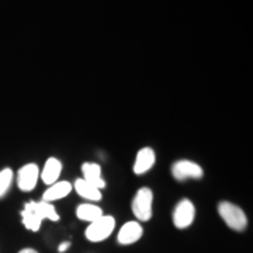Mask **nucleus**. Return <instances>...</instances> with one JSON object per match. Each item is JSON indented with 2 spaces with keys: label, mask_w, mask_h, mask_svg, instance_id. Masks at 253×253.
Segmentation results:
<instances>
[{
  "label": "nucleus",
  "mask_w": 253,
  "mask_h": 253,
  "mask_svg": "<svg viewBox=\"0 0 253 253\" xmlns=\"http://www.w3.org/2000/svg\"><path fill=\"white\" fill-rule=\"evenodd\" d=\"M75 189L83 199L90 200V201H100L101 200V190L91 186L90 183H87L83 179H78L75 181Z\"/></svg>",
  "instance_id": "obj_13"
},
{
  "label": "nucleus",
  "mask_w": 253,
  "mask_h": 253,
  "mask_svg": "<svg viewBox=\"0 0 253 253\" xmlns=\"http://www.w3.org/2000/svg\"><path fill=\"white\" fill-rule=\"evenodd\" d=\"M18 253H38V252L34 251V249H23V251H20Z\"/></svg>",
  "instance_id": "obj_17"
},
{
  "label": "nucleus",
  "mask_w": 253,
  "mask_h": 253,
  "mask_svg": "<svg viewBox=\"0 0 253 253\" xmlns=\"http://www.w3.org/2000/svg\"><path fill=\"white\" fill-rule=\"evenodd\" d=\"M72 190V186L69 184V181H56L54 184H51V187L46 190L42 196V201H55V200H61L66 197Z\"/></svg>",
  "instance_id": "obj_11"
},
{
  "label": "nucleus",
  "mask_w": 253,
  "mask_h": 253,
  "mask_svg": "<svg viewBox=\"0 0 253 253\" xmlns=\"http://www.w3.org/2000/svg\"><path fill=\"white\" fill-rule=\"evenodd\" d=\"M61 170H62V165L58 159L55 158H49L46 161L45 166L41 172V179L45 184H54L58 180L59 174H61Z\"/></svg>",
  "instance_id": "obj_12"
},
{
  "label": "nucleus",
  "mask_w": 253,
  "mask_h": 253,
  "mask_svg": "<svg viewBox=\"0 0 253 253\" xmlns=\"http://www.w3.org/2000/svg\"><path fill=\"white\" fill-rule=\"evenodd\" d=\"M82 172H83V180H86L87 183H90L91 186L97 187L101 190L106 183L101 179V168H100L97 163H84L82 166Z\"/></svg>",
  "instance_id": "obj_9"
},
{
  "label": "nucleus",
  "mask_w": 253,
  "mask_h": 253,
  "mask_svg": "<svg viewBox=\"0 0 253 253\" xmlns=\"http://www.w3.org/2000/svg\"><path fill=\"white\" fill-rule=\"evenodd\" d=\"M218 212L226 222V225L235 231H244L248 225V219H246L245 212L239 207H236L235 204L222 201L218 206Z\"/></svg>",
  "instance_id": "obj_2"
},
{
  "label": "nucleus",
  "mask_w": 253,
  "mask_h": 253,
  "mask_svg": "<svg viewBox=\"0 0 253 253\" xmlns=\"http://www.w3.org/2000/svg\"><path fill=\"white\" fill-rule=\"evenodd\" d=\"M21 218L27 229L37 232L45 218L51 221H58L59 215L56 214L54 206L46 201H28L21 211Z\"/></svg>",
  "instance_id": "obj_1"
},
{
  "label": "nucleus",
  "mask_w": 253,
  "mask_h": 253,
  "mask_svg": "<svg viewBox=\"0 0 253 253\" xmlns=\"http://www.w3.org/2000/svg\"><path fill=\"white\" fill-rule=\"evenodd\" d=\"M194 215H196V210H194L193 203L190 200H181L174 208L173 222L177 228L183 229V228H187L193 224Z\"/></svg>",
  "instance_id": "obj_5"
},
{
  "label": "nucleus",
  "mask_w": 253,
  "mask_h": 253,
  "mask_svg": "<svg viewBox=\"0 0 253 253\" xmlns=\"http://www.w3.org/2000/svg\"><path fill=\"white\" fill-rule=\"evenodd\" d=\"M40 177L38 166L34 163H28L23 166L17 174V184L20 190L23 191H31L37 186V181Z\"/></svg>",
  "instance_id": "obj_7"
},
{
  "label": "nucleus",
  "mask_w": 253,
  "mask_h": 253,
  "mask_svg": "<svg viewBox=\"0 0 253 253\" xmlns=\"http://www.w3.org/2000/svg\"><path fill=\"white\" fill-rule=\"evenodd\" d=\"M155 163V152L151 148H142L136 155L135 165H134V172L136 174H142L148 172Z\"/></svg>",
  "instance_id": "obj_10"
},
{
  "label": "nucleus",
  "mask_w": 253,
  "mask_h": 253,
  "mask_svg": "<svg viewBox=\"0 0 253 253\" xmlns=\"http://www.w3.org/2000/svg\"><path fill=\"white\" fill-rule=\"evenodd\" d=\"M76 215L83 221L93 222V221L99 219L100 217H103V211H101V208L94 204H81L76 210Z\"/></svg>",
  "instance_id": "obj_14"
},
{
  "label": "nucleus",
  "mask_w": 253,
  "mask_h": 253,
  "mask_svg": "<svg viewBox=\"0 0 253 253\" xmlns=\"http://www.w3.org/2000/svg\"><path fill=\"white\" fill-rule=\"evenodd\" d=\"M114 226H116L114 218L110 215H103L99 219L90 222V225L86 229V238L91 242H101L111 235Z\"/></svg>",
  "instance_id": "obj_3"
},
{
  "label": "nucleus",
  "mask_w": 253,
  "mask_h": 253,
  "mask_svg": "<svg viewBox=\"0 0 253 253\" xmlns=\"http://www.w3.org/2000/svg\"><path fill=\"white\" fill-rule=\"evenodd\" d=\"M13 181V170L11 169H3L0 172V197H3L7 191Z\"/></svg>",
  "instance_id": "obj_15"
},
{
  "label": "nucleus",
  "mask_w": 253,
  "mask_h": 253,
  "mask_svg": "<svg viewBox=\"0 0 253 253\" xmlns=\"http://www.w3.org/2000/svg\"><path fill=\"white\" fill-rule=\"evenodd\" d=\"M142 236V226L138 222H126L118 232V242L121 245L135 244Z\"/></svg>",
  "instance_id": "obj_8"
},
{
  "label": "nucleus",
  "mask_w": 253,
  "mask_h": 253,
  "mask_svg": "<svg viewBox=\"0 0 253 253\" xmlns=\"http://www.w3.org/2000/svg\"><path fill=\"white\" fill-rule=\"evenodd\" d=\"M152 200L154 194L149 189H141L132 201V211L135 217L141 221H149L152 217Z\"/></svg>",
  "instance_id": "obj_4"
},
{
  "label": "nucleus",
  "mask_w": 253,
  "mask_h": 253,
  "mask_svg": "<svg viewBox=\"0 0 253 253\" xmlns=\"http://www.w3.org/2000/svg\"><path fill=\"white\" fill-rule=\"evenodd\" d=\"M172 173L176 180H186V179H200L203 176V169L197 163L190 161H179L173 165Z\"/></svg>",
  "instance_id": "obj_6"
},
{
  "label": "nucleus",
  "mask_w": 253,
  "mask_h": 253,
  "mask_svg": "<svg viewBox=\"0 0 253 253\" xmlns=\"http://www.w3.org/2000/svg\"><path fill=\"white\" fill-rule=\"evenodd\" d=\"M69 246H71V244H69V242H63V244L59 245V252L61 253L65 252L66 249H69Z\"/></svg>",
  "instance_id": "obj_16"
}]
</instances>
